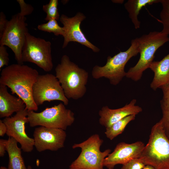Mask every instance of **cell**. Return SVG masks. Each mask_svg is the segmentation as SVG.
I'll list each match as a JSON object with an SVG mask.
<instances>
[{
	"mask_svg": "<svg viewBox=\"0 0 169 169\" xmlns=\"http://www.w3.org/2000/svg\"><path fill=\"white\" fill-rule=\"evenodd\" d=\"M39 75L37 70L27 65L13 64L2 70L0 84L9 88L12 94L21 99L28 111H36L38 106L33 100L32 90Z\"/></svg>",
	"mask_w": 169,
	"mask_h": 169,
	"instance_id": "obj_1",
	"label": "cell"
},
{
	"mask_svg": "<svg viewBox=\"0 0 169 169\" xmlns=\"http://www.w3.org/2000/svg\"><path fill=\"white\" fill-rule=\"evenodd\" d=\"M58 79L67 98L77 100L85 94L88 73L71 61L67 55H63L55 68Z\"/></svg>",
	"mask_w": 169,
	"mask_h": 169,
	"instance_id": "obj_2",
	"label": "cell"
},
{
	"mask_svg": "<svg viewBox=\"0 0 169 169\" xmlns=\"http://www.w3.org/2000/svg\"><path fill=\"white\" fill-rule=\"evenodd\" d=\"M139 158L155 169H169V139L160 121L152 127L148 142Z\"/></svg>",
	"mask_w": 169,
	"mask_h": 169,
	"instance_id": "obj_3",
	"label": "cell"
},
{
	"mask_svg": "<svg viewBox=\"0 0 169 169\" xmlns=\"http://www.w3.org/2000/svg\"><path fill=\"white\" fill-rule=\"evenodd\" d=\"M140 57L136 64L130 68L125 77L137 81L141 79L143 72L153 61L156 50L169 41V37L161 32L151 31L136 38Z\"/></svg>",
	"mask_w": 169,
	"mask_h": 169,
	"instance_id": "obj_4",
	"label": "cell"
},
{
	"mask_svg": "<svg viewBox=\"0 0 169 169\" xmlns=\"http://www.w3.org/2000/svg\"><path fill=\"white\" fill-rule=\"evenodd\" d=\"M139 53L136 38L132 39L131 45L126 51L120 52L113 57L108 56L103 66H94L91 75L95 79L104 77L108 79L111 84H118L126 76L125 66L128 61Z\"/></svg>",
	"mask_w": 169,
	"mask_h": 169,
	"instance_id": "obj_5",
	"label": "cell"
},
{
	"mask_svg": "<svg viewBox=\"0 0 169 169\" xmlns=\"http://www.w3.org/2000/svg\"><path fill=\"white\" fill-rule=\"evenodd\" d=\"M103 142L99 135L95 134L82 142L74 144L72 148H80L81 152L69 166V169H104V160L111 150L107 149L101 151L100 147Z\"/></svg>",
	"mask_w": 169,
	"mask_h": 169,
	"instance_id": "obj_6",
	"label": "cell"
},
{
	"mask_svg": "<svg viewBox=\"0 0 169 169\" xmlns=\"http://www.w3.org/2000/svg\"><path fill=\"white\" fill-rule=\"evenodd\" d=\"M60 103L58 105L46 108L40 112L28 111V123L31 127L40 126L65 130L74 122V113Z\"/></svg>",
	"mask_w": 169,
	"mask_h": 169,
	"instance_id": "obj_7",
	"label": "cell"
},
{
	"mask_svg": "<svg viewBox=\"0 0 169 169\" xmlns=\"http://www.w3.org/2000/svg\"><path fill=\"white\" fill-rule=\"evenodd\" d=\"M22 59L23 63H32L45 72L51 71L53 67L51 42L27 33L22 49Z\"/></svg>",
	"mask_w": 169,
	"mask_h": 169,
	"instance_id": "obj_8",
	"label": "cell"
},
{
	"mask_svg": "<svg viewBox=\"0 0 169 169\" xmlns=\"http://www.w3.org/2000/svg\"><path fill=\"white\" fill-rule=\"evenodd\" d=\"M26 18L19 13L14 15L8 22L6 28L0 38V45L7 46L12 50L18 64H23L22 53L28 32Z\"/></svg>",
	"mask_w": 169,
	"mask_h": 169,
	"instance_id": "obj_9",
	"label": "cell"
},
{
	"mask_svg": "<svg viewBox=\"0 0 169 169\" xmlns=\"http://www.w3.org/2000/svg\"><path fill=\"white\" fill-rule=\"evenodd\" d=\"M32 95L37 106L46 101H60L66 105L69 103L58 79L51 74L39 75L33 85Z\"/></svg>",
	"mask_w": 169,
	"mask_h": 169,
	"instance_id": "obj_10",
	"label": "cell"
},
{
	"mask_svg": "<svg viewBox=\"0 0 169 169\" xmlns=\"http://www.w3.org/2000/svg\"><path fill=\"white\" fill-rule=\"evenodd\" d=\"M28 110L25 109L3 120L7 127L6 134L19 143L21 148L25 152L32 151L34 144L33 138L28 137L25 131V124L28 123Z\"/></svg>",
	"mask_w": 169,
	"mask_h": 169,
	"instance_id": "obj_11",
	"label": "cell"
},
{
	"mask_svg": "<svg viewBox=\"0 0 169 169\" xmlns=\"http://www.w3.org/2000/svg\"><path fill=\"white\" fill-rule=\"evenodd\" d=\"M85 18L84 14L80 12H78L72 17L64 14L60 16L59 20L63 25L64 31L63 48L66 47L69 42H74L85 46L94 52L100 51L99 48L87 39L81 29V23Z\"/></svg>",
	"mask_w": 169,
	"mask_h": 169,
	"instance_id": "obj_12",
	"label": "cell"
},
{
	"mask_svg": "<svg viewBox=\"0 0 169 169\" xmlns=\"http://www.w3.org/2000/svg\"><path fill=\"white\" fill-rule=\"evenodd\" d=\"M66 136L62 129L40 126L35 128L33 132L34 146L39 152L56 151L64 146Z\"/></svg>",
	"mask_w": 169,
	"mask_h": 169,
	"instance_id": "obj_13",
	"label": "cell"
},
{
	"mask_svg": "<svg viewBox=\"0 0 169 169\" xmlns=\"http://www.w3.org/2000/svg\"><path fill=\"white\" fill-rule=\"evenodd\" d=\"M145 145L141 141L131 144L121 142L116 146L113 151L105 159L103 166L113 169L118 164L122 165L135 158L140 157Z\"/></svg>",
	"mask_w": 169,
	"mask_h": 169,
	"instance_id": "obj_14",
	"label": "cell"
},
{
	"mask_svg": "<svg viewBox=\"0 0 169 169\" xmlns=\"http://www.w3.org/2000/svg\"><path fill=\"white\" fill-rule=\"evenodd\" d=\"M136 100L133 99L128 104L117 109H111L107 106H103L98 113L99 123L106 128L128 116L136 115L142 112V109L136 105Z\"/></svg>",
	"mask_w": 169,
	"mask_h": 169,
	"instance_id": "obj_15",
	"label": "cell"
},
{
	"mask_svg": "<svg viewBox=\"0 0 169 169\" xmlns=\"http://www.w3.org/2000/svg\"><path fill=\"white\" fill-rule=\"evenodd\" d=\"M26 105L20 98L9 93L7 87L0 84V117H10L16 113L25 109Z\"/></svg>",
	"mask_w": 169,
	"mask_h": 169,
	"instance_id": "obj_16",
	"label": "cell"
},
{
	"mask_svg": "<svg viewBox=\"0 0 169 169\" xmlns=\"http://www.w3.org/2000/svg\"><path fill=\"white\" fill-rule=\"evenodd\" d=\"M149 68L154 73L150 84L151 88L156 90L169 83V53L159 61H153Z\"/></svg>",
	"mask_w": 169,
	"mask_h": 169,
	"instance_id": "obj_17",
	"label": "cell"
},
{
	"mask_svg": "<svg viewBox=\"0 0 169 169\" xmlns=\"http://www.w3.org/2000/svg\"><path fill=\"white\" fill-rule=\"evenodd\" d=\"M18 142L12 137L7 140L6 151L9 157L8 169H27L22 156L21 148L17 145Z\"/></svg>",
	"mask_w": 169,
	"mask_h": 169,
	"instance_id": "obj_18",
	"label": "cell"
},
{
	"mask_svg": "<svg viewBox=\"0 0 169 169\" xmlns=\"http://www.w3.org/2000/svg\"><path fill=\"white\" fill-rule=\"evenodd\" d=\"M161 0H128L124 4V7L136 29L139 28L141 23L138 15L142 8L147 5L160 3Z\"/></svg>",
	"mask_w": 169,
	"mask_h": 169,
	"instance_id": "obj_19",
	"label": "cell"
},
{
	"mask_svg": "<svg viewBox=\"0 0 169 169\" xmlns=\"http://www.w3.org/2000/svg\"><path fill=\"white\" fill-rule=\"evenodd\" d=\"M160 88L162 91L163 96L160 101L162 117L159 121L169 139V83Z\"/></svg>",
	"mask_w": 169,
	"mask_h": 169,
	"instance_id": "obj_20",
	"label": "cell"
},
{
	"mask_svg": "<svg viewBox=\"0 0 169 169\" xmlns=\"http://www.w3.org/2000/svg\"><path fill=\"white\" fill-rule=\"evenodd\" d=\"M136 115H132L128 116L106 128L105 134L107 138L112 140L122 133L128 124L135 120Z\"/></svg>",
	"mask_w": 169,
	"mask_h": 169,
	"instance_id": "obj_21",
	"label": "cell"
},
{
	"mask_svg": "<svg viewBox=\"0 0 169 169\" xmlns=\"http://www.w3.org/2000/svg\"><path fill=\"white\" fill-rule=\"evenodd\" d=\"M38 28L42 31L52 33L57 36L62 35L63 36L64 33L63 27L60 26L57 20L55 19H51L46 23L38 25Z\"/></svg>",
	"mask_w": 169,
	"mask_h": 169,
	"instance_id": "obj_22",
	"label": "cell"
},
{
	"mask_svg": "<svg viewBox=\"0 0 169 169\" xmlns=\"http://www.w3.org/2000/svg\"><path fill=\"white\" fill-rule=\"evenodd\" d=\"M162 9L160 13V22L163 25L161 32L169 35V0H161Z\"/></svg>",
	"mask_w": 169,
	"mask_h": 169,
	"instance_id": "obj_23",
	"label": "cell"
},
{
	"mask_svg": "<svg viewBox=\"0 0 169 169\" xmlns=\"http://www.w3.org/2000/svg\"><path fill=\"white\" fill-rule=\"evenodd\" d=\"M58 0H50L48 3L43 5V9L46 14L44 19L46 21H48L51 19L59 20L60 17L58 11Z\"/></svg>",
	"mask_w": 169,
	"mask_h": 169,
	"instance_id": "obj_24",
	"label": "cell"
},
{
	"mask_svg": "<svg viewBox=\"0 0 169 169\" xmlns=\"http://www.w3.org/2000/svg\"><path fill=\"white\" fill-rule=\"evenodd\" d=\"M146 165L141 159L136 158L123 165L120 169H142Z\"/></svg>",
	"mask_w": 169,
	"mask_h": 169,
	"instance_id": "obj_25",
	"label": "cell"
},
{
	"mask_svg": "<svg viewBox=\"0 0 169 169\" xmlns=\"http://www.w3.org/2000/svg\"><path fill=\"white\" fill-rule=\"evenodd\" d=\"M9 54L5 46L0 45V70L4 66H8Z\"/></svg>",
	"mask_w": 169,
	"mask_h": 169,
	"instance_id": "obj_26",
	"label": "cell"
},
{
	"mask_svg": "<svg viewBox=\"0 0 169 169\" xmlns=\"http://www.w3.org/2000/svg\"><path fill=\"white\" fill-rule=\"evenodd\" d=\"M20 8L19 13L22 15L25 16L31 14L33 10V7L30 4L25 3L23 0H17Z\"/></svg>",
	"mask_w": 169,
	"mask_h": 169,
	"instance_id": "obj_27",
	"label": "cell"
},
{
	"mask_svg": "<svg viewBox=\"0 0 169 169\" xmlns=\"http://www.w3.org/2000/svg\"><path fill=\"white\" fill-rule=\"evenodd\" d=\"M8 21L2 12L0 13V38L2 37L6 28Z\"/></svg>",
	"mask_w": 169,
	"mask_h": 169,
	"instance_id": "obj_28",
	"label": "cell"
},
{
	"mask_svg": "<svg viewBox=\"0 0 169 169\" xmlns=\"http://www.w3.org/2000/svg\"><path fill=\"white\" fill-rule=\"evenodd\" d=\"M7 140L3 139L0 140V156H3L6 151V145Z\"/></svg>",
	"mask_w": 169,
	"mask_h": 169,
	"instance_id": "obj_29",
	"label": "cell"
},
{
	"mask_svg": "<svg viewBox=\"0 0 169 169\" xmlns=\"http://www.w3.org/2000/svg\"><path fill=\"white\" fill-rule=\"evenodd\" d=\"M7 129L5 124L3 120H0V136H3L6 134Z\"/></svg>",
	"mask_w": 169,
	"mask_h": 169,
	"instance_id": "obj_30",
	"label": "cell"
},
{
	"mask_svg": "<svg viewBox=\"0 0 169 169\" xmlns=\"http://www.w3.org/2000/svg\"><path fill=\"white\" fill-rule=\"evenodd\" d=\"M142 169H155V168L151 166L146 165Z\"/></svg>",
	"mask_w": 169,
	"mask_h": 169,
	"instance_id": "obj_31",
	"label": "cell"
},
{
	"mask_svg": "<svg viewBox=\"0 0 169 169\" xmlns=\"http://www.w3.org/2000/svg\"><path fill=\"white\" fill-rule=\"evenodd\" d=\"M112 2L115 3L121 4L123 3L124 2V0H112Z\"/></svg>",
	"mask_w": 169,
	"mask_h": 169,
	"instance_id": "obj_32",
	"label": "cell"
},
{
	"mask_svg": "<svg viewBox=\"0 0 169 169\" xmlns=\"http://www.w3.org/2000/svg\"><path fill=\"white\" fill-rule=\"evenodd\" d=\"M0 169H8V168H7L4 166H1L0 167Z\"/></svg>",
	"mask_w": 169,
	"mask_h": 169,
	"instance_id": "obj_33",
	"label": "cell"
},
{
	"mask_svg": "<svg viewBox=\"0 0 169 169\" xmlns=\"http://www.w3.org/2000/svg\"><path fill=\"white\" fill-rule=\"evenodd\" d=\"M27 169H32V168L30 166H28L27 167Z\"/></svg>",
	"mask_w": 169,
	"mask_h": 169,
	"instance_id": "obj_34",
	"label": "cell"
}]
</instances>
